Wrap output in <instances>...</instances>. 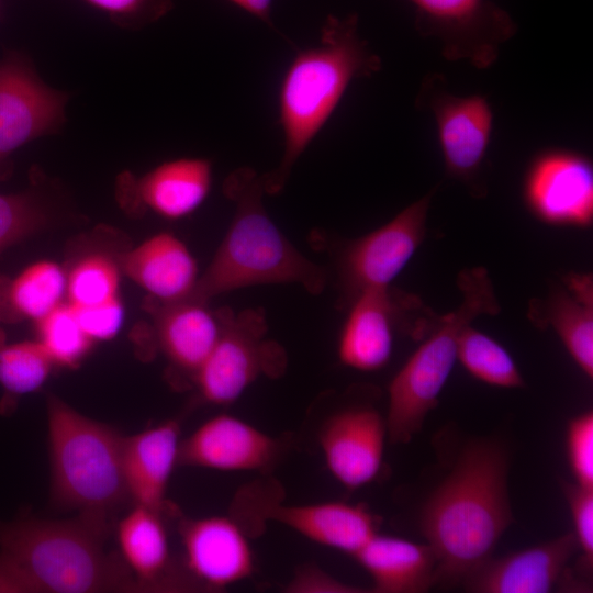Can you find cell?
Returning <instances> with one entry per match:
<instances>
[{"mask_svg": "<svg viewBox=\"0 0 593 593\" xmlns=\"http://www.w3.org/2000/svg\"><path fill=\"white\" fill-rule=\"evenodd\" d=\"M508 454L492 439L470 441L423 506L419 527L437 564L434 585H461L486 561L513 522Z\"/></svg>", "mask_w": 593, "mask_h": 593, "instance_id": "6da1fadb", "label": "cell"}, {"mask_svg": "<svg viewBox=\"0 0 593 593\" xmlns=\"http://www.w3.org/2000/svg\"><path fill=\"white\" fill-rule=\"evenodd\" d=\"M108 518L80 512L0 525L4 593L141 592L123 559L105 549Z\"/></svg>", "mask_w": 593, "mask_h": 593, "instance_id": "7a4b0ae2", "label": "cell"}, {"mask_svg": "<svg viewBox=\"0 0 593 593\" xmlns=\"http://www.w3.org/2000/svg\"><path fill=\"white\" fill-rule=\"evenodd\" d=\"M381 69V57L360 34L358 15H327L317 43L298 49L282 77L278 119L283 150L278 166L261 175L266 194L282 192L294 165L328 122L350 85Z\"/></svg>", "mask_w": 593, "mask_h": 593, "instance_id": "3957f363", "label": "cell"}, {"mask_svg": "<svg viewBox=\"0 0 593 593\" xmlns=\"http://www.w3.org/2000/svg\"><path fill=\"white\" fill-rule=\"evenodd\" d=\"M223 192L234 205L233 217L188 299L209 302L242 288L275 283H296L320 294L326 271L299 251L269 216L261 175L239 167L224 180Z\"/></svg>", "mask_w": 593, "mask_h": 593, "instance_id": "277c9868", "label": "cell"}, {"mask_svg": "<svg viewBox=\"0 0 593 593\" xmlns=\"http://www.w3.org/2000/svg\"><path fill=\"white\" fill-rule=\"evenodd\" d=\"M51 500L66 510L110 513L128 497L124 437L55 395L47 396Z\"/></svg>", "mask_w": 593, "mask_h": 593, "instance_id": "5b68a950", "label": "cell"}, {"mask_svg": "<svg viewBox=\"0 0 593 593\" xmlns=\"http://www.w3.org/2000/svg\"><path fill=\"white\" fill-rule=\"evenodd\" d=\"M457 286L462 295L460 305L438 315L421 345L389 384L385 423L391 444L411 441L421 432L427 414L436 407L457 361L462 329L481 315L500 312L492 280L483 267L460 271Z\"/></svg>", "mask_w": 593, "mask_h": 593, "instance_id": "8992f818", "label": "cell"}, {"mask_svg": "<svg viewBox=\"0 0 593 593\" xmlns=\"http://www.w3.org/2000/svg\"><path fill=\"white\" fill-rule=\"evenodd\" d=\"M415 107L434 119L446 174L473 197H484L483 170L494 126L489 100L482 94L457 96L441 74L430 72L421 82Z\"/></svg>", "mask_w": 593, "mask_h": 593, "instance_id": "52a82bcc", "label": "cell"}, {"mask_svg": "<svg viewBox=\"0 0 593 593\" xmlns=\"http://www.w3.org/2000/svg\"><path fill=\"white\" fill-rule=\"evenodd\" d=\"M266 334L261 309L234 313L226 307L221 336L193 380L202 401L230 405L259 376L276 378L284 371V350Z\"/></svg>", "mask_w": 593, "mask_h": 593, "instance_id": "ba28073f", "label": "cell"}, {"mask_svg": "<svg viewBox=\"0 0 593 593\" xmlns=\"http://www.w3.org/2000/svg\"><path fill=\"white\" fill-rule=\"evenodd\" d=\"M417 33L436 41L446 60L488 69L518 31L508 11L492 0H405Z\"/></svg>", "mask_w": 593, "mask_h": 593, "instance_id": "9c48e42d", "label": "cell"}, {"mask_svg": "<svg viewBox=\"0 0 593 593\" xmlns=\"http://www.w3.org/2000/svg\"><path fill=\"white\" fill-rule=\"evenodd\" d=\"M435 191L436 188L374 231L342 245L337 271L349 301L366 289L390 287L404 269L425 238Z\"/></svg>", "mask_w": 593, "mask_h": 593, "instance_id": "30bf717a", "label": "cell"}, {"mask_svg": "<svg viewBox=\"0 0 593 593\" xmlns=\"http://www.w3.org/2000/svg\"><path fill=\"white\" fill-rule=\"evenodd\" d=\"M349 312L338 339V358L349 368L370 372L382 369L390 360L398 323H411L424 334L432 327L436 313L421 299L390 287L366 289L350 301Z\"/></svg>", "mask_w": 593, "mask_h": 593, "instance_id": "8fae6325", "label": "cell"}, {"mask_svg": "<svg viewBox=\"0 0 593 593\" xmlns=\"http://www.w3.org/2000/svg\"><path fill=\"white\" fill-rule=\"evenodd\" d=\"M527 210L551 226L586 228L593 222V165L589 156L546 149L530 161L523 181Z\"/></svg>", "mask_w": 593, "mask_h": 593, "instance_id": "7c38bea8", "label": "cell"}, {"mask_svg": "<svg viewBox=\"0 0 593 593\" xmlns=\"http://www.w3.org/2000/svg\"><path fill=\"white\" fill-rule=\"evenodd\" d=\"M67 102L68 94L46 85L23 57L0 61V177L18 148L57 132Z\"/></svg>", "mask_w": 593, "mask_h": 593, "instance_id": "4fadbf2b", "label": "cell"}, {"mask_svg": "<svg viewBox=\"0 0 593 593\" xmlns=\"http://www.w3.org/2000/svg\"><path fill=\"white\" fill-rule=\"evenodd\" d=\"M178 532L184 570L198 588L219 591L254 574V552L235 518L180 517Z\"/></svg>", "mask_w": 593, "mask_h": 593, "instance_id": "5bb4252c", "label": "cell"}, {"mask_svg": "<svg viewBox=\"0 0 593 593\" xmlns=\"http://www.w3.org/2000/svg\"><path fill=\"white\" fill-rule=\"evenodd\" d=\"M317 437L327 469L343 486L354 491L377 478L388 429L385 417L373 406L336 410L325 418Z\"/></svg>", "mask_w": 593, "mask_h": 593, "instance_id": "9a60e30c", "label": "cell"}, {"mask_svg": "<svg viewBox=\"0 0 593 593\" xmlns=\"http://www.w3.org/2000/svg\"><path fill=\"white\" fill-rule=\"evenodd\" d=\"M577 550L575 536L568 533L504 557H490L461 585L474 593H548L562 583L567 589H582L568 572V562Z\"/></svg>", "mask_w": 593, "mask_h": 593, "instance_id": "2e32d148", "label": "cell"}, {"mask_svg": "<svg viewBox=\"0 0 593 593\" xmlns=\"http://www.w3.org/2000/svg\"><path fill=\"white\" fill-rule=\"evenodd\" d=\"M281 441L230 414L215 415L181 440L179 466L219 471H270L279 461Z\"/></svg>", "mask_w": 593, "mask_h": 593, "instance_id": "e0dca14e", "label": "cell"}, {"mask_svg": "<svg viewBox=\"0 0 593 593\" xmlns=\"http://www.w3.org/2000/svg\"><path fill=\"white\" fill-rule=\"evenodd\" d=\"M212 184L209 159L183 157L165 161L139 178L125 174L119 181L123 206L150 210L167 220L193 213L208 198Z\"/></svg>", "mask_w": 593, "mask_h": 593, "instance_id": "ac0fdd59", "label": "cell"}, {"mask_svg": "<svg viewBox=\"0 0 593 593\" xmlns=\"http://www.w3.org/2000/svg\"><path fill=\"white\" fill-rule=\"evenodd\" d=\"M163 518L164 513L134 504L116 528L121 558L141 592L197 589L189 574L172 561Z\"/></svg>", "mask_w": 593, "mask_h": 593, "instance_id": "d6986e66", "label": "cell"}, {"mask_svg": "<svg viewBox=\"0 0 593 593\" xmlns=\"http://www.w3.org/2000/svg\"><path fill=\"white\" fill-rule=\"evenodd\" d=\"M154 302L155 338L170 367L193 383L221 336L226 307L213 311L193 299Z\"/></svg>", "mask_w": 593, "mask_h": 593, "instance_id": "ffe728a7", "label": "cell"}, {"mask_svg": "<svg viewBox=\"0 0 593 593\" xmlns=\"http://www.w3.org/2000/svg\"><path fill=\"white\" fill-rule=\"evenodd\" d=\"M261 515L316 544L353 557L378 533L380 521L362 504L336 501L298 505L267 503L261 507Z\"/></svg>", "mask_w": 593, "mask_h": 593, "instance_id": "44dd1931", "label": "cell"}, {"mask_svg": "<svg viewBox=\"0 0 593 593\" xmlns=\"http://www.w3.org/2000/svg\"><path fill=\"white\" fill-rule=\"evenodd\" d=\"M545 299L529 302L527 317L538 328L551 327L583 371L593 378V279L568 272Z\"/></svg>", "mask_w": 593, "mask_h": 593, "instance_id": "7402d4cb", "label": "cell"}, {"mask_svg": "<svg viewBox=\"0 0 593 593\" xmlns=\"http://www.w3.org/2000/svg\"><path fill=\"white\" fill-rule=\"evenodd\" d=\"M180 444V426L176 419L124 437V479L134 504L165 514L167 486L178 465Z\"/></svg>", "mask_w": 593, "mask_h": 593, "instance_id": "603a6c76", "label": "cell"}, {"mask_svg": "<svg viewBox=\"0 0 593 593\" xmlns=\"http://www.w3.org/2000/svg\"><path fill=\"white\" fill-rule=\"evenodd\" d=\"M120 265L122 272L159 303L190 298L200 277L192 253L168 232L158 233L126 251Z\"/></svg>", "mask_w": 593, "mask_h": 593, "instance_id": "cb8c5ba5", "label": "cell"}, {"mask_svg": "<svg viewBox=\"0 0 593 593\" xmlns=\"http://www.w3.org/2000/svg\"><path fill=\"white\" fill-rule=\"evenodd\" d=\"M354 558L369 573L377 593H423L434 585L436 556L432 547L376 534Z\"/></svg>", "mask_w": 593, "mask_h": 593, "instance_id": "d4e9b609", "label": "cell"}, {"mask_svg": "<svg viewBox=\"0 0 593 593\" xmlns=\"http://www.w3.org/2000/svg\"><path fill=\"white\" fill-rule=\"evenodd\" d=\"M66 270L53 260H38L7 280L4 320L35 323L66 302Z\"/></svg>", "mask_w": 593, "mask_h": 593, "instance_id": "484cf974", "label": "cell"}, {"mask_svg": "<svg viewBox=\"0 0 593 593\" xmlns=\"http://www.w3.org/2000/svg\"><path fill=\"white\" fill-rule=\"evenodd\" d=\"M457 360L475 379L497 388H524L525 381L511 354L494 338L466 326L458 340Z\"/></svg>", "mask_w": 593, "mask_h": 593, "instance_id": "4316f807", "label": "cell"}, {"mask_svg": "<svg viewBox=\"0 0 593 593\" xmlns=\"http://www.w3.org/2000/svg\"><path fill=\"white\" fill-rule=\"evenodd\" d=\"M121 265L102 251H90L66 270V302L75 309L120 299Z\"/></svg>", "mask_w": 593, "mask_h": 593, "instance_id": "83f0119b", "label": "cell"}, {"mask_svg": "<svg viewBox=\"0 0 593 593\" xmlns=\"http://www.w3.org/2000/svg\"><path fill=\"white\" fill-rule=\"evenodd\" d=\"M53 367L37 340L8 343L0 328V384L8 394L19 396L38 390Z\"/></svg>", "mask_w": 593, "mask_h": 593, "instance_id": "f1b7e54d", "label": "cell"}, {"mask_svg": "<svg viewBox=\"0 0 593 593\" xmlns=\"http://www.w3.org/2000/svg\"><path fill=\"white\" fill-rule=\"evenodd\" d=\"M36 340L58 367L76 368L94 344L67 302L36 322Z\"/></svg>", "mask_w": 593, "mask_h": 593, "instance_id": "f546056e", "label": "cell"}, {"mask_svg": "<svg viewBox=\"0 0 593 593\" xmlns=\"http://www.w3.org/2000/svg\"><path fill=\"white\" fill-rule=\"evenodd\" d=\"M46 223V210L33 193H0V254L35 234Z\"/></svg>", "mask_w": 593, "mask_h": 593, "instance_id": "4dcf8cb0", "label": "cell"}, {"mask_svg": "<svg viewBox=\"0 0 593 593\" xmlns=\"http://www.w3.org/2000/svg\"><path fill=\"white\" fill-rule=\"evenodd\" d=\"M561 486L572 516L578 549L582 552L577 570L588 580L593 571V488L567 481H561Z\"/></svg>", "mask_w": 593, "mask_h": 593, "instance_id": "1f68e13d", "label": "cell"}, {"mask_svg": "<svg viewBox=\"0 0 593 593\" xmlns=\"http://www.w3.org/2000/svg\"><path fill=\"white\" fill-rule=\"evenodd\" d=\"M567 454L575 483L593 488V412L591 410L569 421Z\"/></svg>", "mask_w": 593, "mask_h": 593, "instance_id": "d6a6232c", "label": "cell"}, {"mask_svg": "<svg viewBox=\"0 0 593 593\" xmlns=\"http://www.w3.org/2000/svg\"><path fill=\"white\" fill-rule=\"evenodd\" d=\"M120 26L142 27L166 15L174 0H86Z\"/></svg>", "mask_w": 593, "mask_h": 593, "instance_id": "836d02e7", "label": "cell"}, {"mask_svg": "<svg viewBox=\"0 0 593 593\" xmlns=\"http://www.w3.org/2000/svg\"><path fill=\"white\" fill-rule=\"evenodd\" d=\"M71 309L93 343L113 338L124 321V307L121 299L97 306Z\"/></svg>", "mask_w": 593, "mask_h": 593, "instance_id": "e575fe53", "label": "cell"}, {"mask_svg": "<svg viewBox=\"0 0 593 593\" xmlns=\"http://www.w3.org/2000/svg\"><path fill=\"white\" fill-rule=\"evenodd\" d=\"M287 593H361L362 588L345 583L315 564H303L284 586Z\"/></svg>", "mask_w": 593, "mask_h": 593, "instance_id": "d590c367", "label": "cell"}, {"mask_svg": "<svg viewBox=\"0 0 593 593\" xmlns=\"http://www.w3.org/2000/svg\"><path fill=\"white\" fill-rule=\"evenodd\" d=\"M247 13L275 29L272 22V0H228Z\"/></svg>", "mask_w": 593, "mask_h": 593, "instance_id": "8d00e7d4", "label": "cell"}, {"mask_svg": "<svg viewBox=\"0 0 593 593\" xmlns=\"http://www.w3.org/2000/svg\"><path fill=\"white\" fill-rule=\"evenodd\" d=\"M5 278H0V322L4 320V293H5Z\"/></svg>", "mask_w": 593, "mask_h": 593, "instance_id": "74e56055", "label": "cell"}, {"mask_svg": "<svg viewBox=\"0 0 593 593\" xmlns=\"http://www.w3.org/2000/svg\"><path fill=\"white\" fill-rule=\"evenodd\" d=\"M0 592H4L1 573H0Z\"/></svg>", "mask_w": 593, "mask_h": 593, "instance_id": "f35d334b", "label": "cell"}]
</instances>
